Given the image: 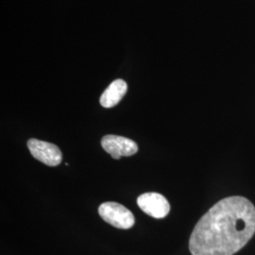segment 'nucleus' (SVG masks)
I'll return each mask as SVG.
<instances>
[{
    "mask_svg": "<svg viewBox=\"0 0 255 255\" xmlns=\"http://www.w3.org/2000/svg\"><path fill=\"white\" fill-rule=\"evenodd\" d=\"M99 214L101 219L115 228L128 230L135 222L132 213L125 206L118 202H104L99 207Z\"/></svg>",
    "mask_w": 255,
    "mask_h": 255,
    "instance_id": "obj_2",
    "label": "nucleus"
},
{
    "mask_svg": "<svg viewBox=\"0 0 255 255\" xmlns=\"http://www.w3.org/2000/svg\"><path fill=\"white\" fill-rule=\"evenodd\" d=\"M27 147L36 160L48 166H57L63 160L62 151L58 146L46 141L31 138L27 141Z\"/></svg>",
    "mask_w": 255,
    "mask_h": 255,
    "instance_id": "obj_3",
    "label": "nucleus"
},
{
    "mask_svg": "<svg viewBox=\"0 0 255 255\" xmlns=\"http://www.w3.org/2000/svg\"><path fill=\"white\" fill-rule=\"evenodd\" d=\"M255 205L244 197H229L205 213L192 232V255H234L255 236Z\"/></svg>",
    "mask_w": 255,
    "mask_h": 255,
    "instance_id": "obj_1",
    "label": "nucleus"
},
{
    "mask_svg": "<svg viewBox=\"0 0 255 255\" xmlns=\"http://www.w3.org/2000/svg\"><path fill=\"white\" fill-rule=\"evenodd\" d=\"M128 85L125 81L119 79L112 82L101 97V104L104 108H112L118 105L127 93Z\"/></svg>",
    "mask_w": 255,
    "mask_h": 255,
    "instance_id": "obj_6",
    "label": "nucleus"
},
{
    "mask_svg": "<svg viewBox=\"0 0 255 255\" xmlns=\"http://www.w3.org/2000/svg\"><path fill=\"white\" fill-rule=\"evenodd\" d=\"M137 204L145 214L154 219H164L170 211V204L167 200L163 195L155 192L139 196Z\"/></svg>",
    "mask_w": 255,
    "mask_h": 255,
    "instance_id": "obj_4",
    "label": "nucleus"
},
{
    "mask_svg": "<svg viewBox=\"0 0 255 255\" xmlns=\"http://www.w3.org/2000/svg\"><path fill=\"white\" fill-rule=\"evenodd\" d=\"M101 146L116 160H119L122 156L134 155L138 151V146L134 141L127 137L113 134L102 137Z\"/></svg>",
    "mask_w": 255,
    "mask_h": 255,
    "instance_id": "obj_5",
    "label": "nucleus"
}]
</instances>
